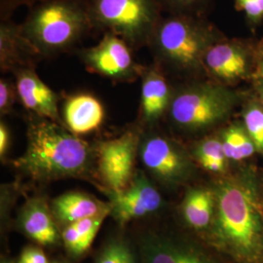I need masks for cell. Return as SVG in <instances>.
<instances>
[{
  "mask_svg": "<svg viewBox=\"0 0 263 263\" xmlns=\"http://www.w3.org/2000/svg\"><path fill=\"white\" fill-rule=\"evenodd\" d=\"M27 149L14 167L35 181L91 178L95 149L60 123L33 114L28 119Z\"/></svg>",
  "mask_w": 263,
  "mask_h": 263,
  "instance_id": "cell-1",
  "label": "cell"
},
{
  "mask_svg": "<svg viewBox=\"0 0 263 263\" xmlns=\"http://www.w3.org/2000/svg\"><path fill=\"white\" fill-rule=\"evenodd\" d=\"M215 194L216 242L242 259L254 260L261 249V223L254 189L245 181L227 180Z\"/></svg>",
  "mask_w": 263,
  "mask_h": 263,
  "instance_id": "cell-2",
  "label": "cell"
},
{
  "mask_svg": "<svg viewBox=\"0 0 263 263\" xmlns=\"http://www.w3.org/2000/svg\"><path fill=\"white\" fill-rule=\"evenodd\" d=\"M21 28L40 57L66 51L94 28L87 0H43L30 7Z\"/></svg>",
  "mask_w": 263,
  "mask_h": 263,
  "instance_id": "cell-3",
  "label": "cell"
},
{
  "mask_svg": "<svg viewBox=\"0 0 263 263\" xmlns=\"http://www.w3.org/2000/svg\"><path fill=\"white\" fill-rule=\"evenodd\" d=\"M214 40L212 29L190 15L161 17L151 39L160 61L179 69H194Z\"/></svg>",
  "mask_w": 263,
  "mask_h": 263,
  "instance_id": "cell-4",
  "label": "cell"
},
{
  "mask_svg": "<svg viewBox=\"0 0 263 263\" xmlns=\"http://www.w3.org/2000/svg\"><path fill=\"white\" fill-rule=\"evenodd\" d=\"M93 28L109 31L133 47L151 42L161 19L157 0H87Z\"/></svg>",
  "mask_w": 263,
  "mask_h": 263,
  "instance_id": "cell-5",
  "label": "cell"
},
{
  "mask_svg": "<svg viewBox=\"0 0 263 263\" xmlns=\"http://www.w3.org/2000/svg\"><path fill=\"white\" fill-rule=\"evenodd\" d=\"M233 104V95L223 87L197 85L173 97L170 117L183 130L201 131L222 121Z\"/></svg>",
  "mask_w": 263,
  "mask_h": 263,
  "instance_id": "cell-6",
  "label": "cell"
},
{
  "mask_svg": "<svg viewBox=\"0 0 263 263\" xmlns=\"http://www.w3.org/2000/svg\"><path fill=\"white\" fill-rule=\"evenodd\" d=\"M139 129H129L112 140L101 141L95 148L97 170L108 192L128 187L135 175V161L141 139Z\"/></svg>",
  "mask_w": 263,
  "mask_h": 263,
  "instance_id": "cell-7",
  "label": "cell"
},
{
  "mask_svg": "<svg viewBox=\"0 0 263 263\" xmlns=\"http://www.w3.org/2000/svg\"><path fill=\"white\" fill-rule=\"evenodd\" d=\"M139 154L151 177L166 186H174L189 178L192 166L187 154L175 141L149 133L141 135Z\"/></svg>",
  "mask_w": 263,
  "mask_h": 263,
  "instance_id": "cell-8",
  "label": "cell"
},
{
  "mask_svg": "<svg viewBox=\"0 0 263 263\" xmlns=\"http://www.w3.org/2000/svg\"><path fill=\"white\" fill-rule=\"evenodd\" d=\"M81 60L89 71L118 81L135 80L144 70L134 61L129 44L109 31L96 46L83 50Z\"/></svg>",
  "mask_w": 263,
  "mask_h": 263,
  "instance_id": "cell-9",
  "label": "cell"
},
{
  "mask_svg": "<svg viewBox=\"0 0 263 263\" xmlns=\"http://www.w3.org/2000/svg\"><path fill=\"white\" fill-rule=\"evenodd\" d=\"M108 193L111 213L120 224L151 215L163 203L159 191L141 171L135 173L130 185L122 192Z\"/></svg>",
  "mask_w": 263,
  "mask_h": 263,
  "instance_id": "cell-10",
  "label": "cell"
},
{
  "mask_svg": "<svg viewBox=\"0 0 263 263\" xmlns=\"http://www.w3.org/2000/svg\"><path fill=\"white\" fill-rule=\"evenodd\" d=\"M18 98L26 109L54 122L63 121L58 109V95L39 77L34 68H24L15 72Z\"/></svg>",
  "mask_w": 263,
  "mask_h": 263,
  "instance_id": "cell-11",
  "label": "cell"
},
{
  "mask_svg": "<svg viewBox=\"0 0 263 263\" xmlns=\"http://www.w3.org/2000/svg\"><path fill=\"white\" fill-rule=\"evenodd\" d=\"M141 263H216L194 246L153 234L141 240Z\"/></svg>",
  "mask_w": 263,
  "mask_h": 263,
  "instance_id": "cell-12",
  "label": "cell"
},
{
  "mask_svg": "<svg viewBox=\"0 0 263 263\" xmlns=\"http://www.w3.org/2000/svg\"><path fill=\"white\" fill-rule=\"evenodd\" d=\"M39 54L25 37L21 25L11 19L2 20L0 25V67L1 71L14 73L24 68H33Z\"/></svg>",
  "mask_w": 263,
  "mask_h": 263,
  "instance_id": "cell-13",
  "label": "cell"
},
{
  "mask_svg": "<svg viewBox=\"0 0 263 263\" xmlns=\"http://www.w3.org/2000/svg\"><path fill=\"white\" fill-rule=\"evenodd\" d=\"M18 226L23 233L42 246L57 244L60 239L52 210L44 198L27 200L20 211Z\"/></svg>",
  "mask_w": 263,
  "mask_h": 263,
  "instance_id": "cell-14",
  "label": "cell"
},
{
  "mask_svg": "<svg viewBox=\"0 0 263 263\" xmlns=\"http://www.w3.org/2000/svg\"><path fill=\"white\" fill-rule=\"evenodd\" d=\"M104 105L93 95L80 93L66 99L63 107V124L76 135L98 130L104 123Z\"/></svg>",
  "mask_w": 263,
  "mask_h": 263,
  "instance_id": "cell-15",
  "label": "cell"
},
{
  "mask_svg": "<svg viewBox=\"0 0 263 263\" xmlns=\"http://www.w3.org/2000/svg\"><path fill=\"white\" fill-rule=\"evenodd\" d=\"M172 100L169 84L159 70L154 67L144 69L141 81V123L153 126L169 109Z\"/></svg>",
  "mask_w": 263,
  "mask_h": 263,
  "instance_id": "cell-16",
  "label": "cell"
},
{
  "mask_svg": "<svg viewBox=\"0 0 263 263\" xmlns=\"http://www.w3.org/2000/svg\"><path fill=\"white\" fill-rule=\"evenodd\" d=\"M52 213L59 222L68 226L87 217L108 216L111 213V204L86 193L71 191L53 201Z\"/></svg>",
  "mask_w": 263,
  "mask_h": 263,
  "instance_id": "cell-17",
  "label": "cell"
},
{
  "mask_svg": "<svg viewBox=\"0 0 263 263\" xmlns=\"http://www.w3.org/2000/svg\"><path fill=\"white\" fill-rule=\"evenodd\" d=\"M204 66L219 79L234 80L243 77L248 69L247 57L243 50L233 44L212 45L204 57Z\"/></svg>",
  "mask_w": 263,
  "mask_h": 263,
  "instance_id": "cell-18",
  "label": "cell"
},
{
  "mask_svg": "<svg viewBox=\"0 0 263 263\" xmlns=\"http://www.w3.org/2000/svg\"><path fill=\"white\" fill-rule=\"evenodd\" d=\"M216 205L214 191L203 188L190 189L182 203V214L189 226L203 229L212 222Z\"/></svg>",
  "mask_w": 263,
  "mask_h": 263,
  "instance_id": "cell-19",
  "label": "cell"
},
{
  "mask_svg": "<svg viewBox=\"0 0 263 263\" xmlns=\"http://www.w3.org/2000/svg\"><path fill=\"white\" fill-rule=\"evenodd\" d=\"M222 146L228 160L246 159L254 154L255 145L248 133L239 126H231L222 134Z\"/></svg>",
  "mask_w": 263,
  "mask_h": 263,
  "instance_id": "cell-20",
  "label": "cell"
},
{
  "mask_svg": "<svg viewBox=\"0 0 263 263\" xmlns=\"http://www.w3.org/2000/svg\"><path fill=\"white\" fill-rule=\"evenodd\" d=\"M195 157L204 169L212 173H222L226 170L228 160L222 142L217 139H207L201 141L195 149Z\"/></svg>",
  "mask_w": 263,
  "mask_h": 263,
  "instance_id": "cell-21",
  "label": "cell"
},
{
  "mask_svg": "<svg viewBox=\"0 0 263 263\" xmlns=\"http://www.w3.org/2000/svg\"><path fill=\"white\" fill-rule=\"evenodd\" d=\"M96 263H136V259L129 245L113 240L102 250Z\"/></svg>",
  "mask_w": 263,
  "mask_h": 263,
  "instance_id": "cell-22",
  "label": "cell"
},
{
  "mask_svg": "<svg viewBox=\"0 0 263 263\" xmlns=\"http://www.w3.org/2000/svg\"><path fill=\"white\" fill-rule=\"evenodd\" d=\"M246 130L254 141L255 148L263 152V110L257 105L251 106L244 115Z\"/></svg>",
  "mask_w": 263,
  "mask_h": 263,
  "instance_id": "cell-23",
  "label": "cell"
},
{
  "mask_svg": "<svg viewBox=\"0 0 263 263\" xmlns=\"http://www.w3.org/2000/svg\"><path fill=\"white\" fill-rule=\"evenodd\" d=\"M161 9L169 11L172 15L194 16L204 9L209 0H157Z\"/></svg>",
  "mask_w": 263,
  "mask_h": 263,
  "instance_id": "cell-24",
  "label": "cell"
},
{
  "mask_svg": "<svg viewBox=\"0 0 263 263\" xmlns=\"http://www.w3.org/2000/svg\"><path fill=\"white\" fill-rule=\"evenodd\" d=\"M18 98V92L16 84H13L7 79L0 80V114L1 116L7 115L11 112L16 99Z\"/></svg>",
  "mask_w": 263,
  "mask_h": 263,
  "instance_id": "cell-25",
  "label": "cell"
},
{
  "mask_svg": "<svg viewBox=\"0 0 263 263\" xmlns=\"http://www.w3.org/2000/svg\"><path fill=\"white\" fill-rule=\"evenodd\" d=\"M235 4L251 23L256 24L263 19V0H235Z\"/></svg>",
  "mask_w": 263,
  "mask_h": 263,
  "instance_id": "cell-26",
  "label": "cell"
},
{
  "mask_svg": "<svg viewBox=\"0 0 263 263\" xmlns=\"http://www.w3.org/2000/svg\"><path fill=\"white\" fill-rule=\"evenodd\" d=\"M63 241L66 245L67 251L73 255H80L81 253V242H82V236L79 233V231L76 229V226L73 223L66 226V228L63 231Z\"/></svg>",
  "mask_w": 263,
  "mask_h": 263,
  "instance_id": "cell-27",
  "label": "cell"
},
{
  "mask_svg": "<svg viewBox=\"0 0 263 263\" xmlns=\"http://www.w3.org/2000/svg\"><path fill=\"white\" fill-rule=\"evenodd\" d=\"M43 0H0V18L11 19L13 14L21 7H32Z\"/></svg>",
  "mask_w": 263,
  "mask_h": 263,
  "instance_id": "cell-28",
  "label": "cell"
},
{
  "mask_svg": "<svg viewBox=\"0 0 263 263\" xmlns=\"http://www.w3.org/2000/svg\"><path fill=\"white\" fill-rule=\"evenodd\" d=\"M18 263H49L44 252L35 247H27L20 255Z\"/></svg>",
  "mask_w": 263,
  "mask_h": 263,
  "instance_id": "cell-29",
  "label": "cell"
},
{
  "mask_svg": "<svg viewBox=\"0 0 263 263\" xmlns=\"http://www.w3.org/2000/svg\"><path fill=\"white\" fill-rule=\"evenodd\" d=\"M10 131L8 126L4 121L0 122V157L3 160L7 153L10 146Z\"/></svg>",
  "mask_w": 263,
  "mask_h": 263,
  "instance_id": "cell-30",
  "label": "cell"
},
{
  "mask_svg": "<svg viewBox=\"0 0 263 263\" xmlns=\"http://www.w3.org/2000/svg\"><path fill=\"white\" fill-rule=\"evenodd\" d=\"M260 76L263 77V65L261 66V68H260Z\"/></svg>",
  "mask_w": 263,
  "mask_h": 263,
  "instance_id": "cell-31",
  "label": "cell"
},
{
  "mask_svg": "<svg viewBox=\"0 0 263 263\" xmlns=\"http://www.w3.org/2000/svg\"><path fill=\"white\" fill-rule=\"evenodd\" d=\"M2 263H15L13 262V261H7V260H5V261H3Z\"/></svg>",
  "mask_w": 263,
  "mask_h": 263,
  "instance_id": "cell-32",
  "label": "cell"
},
{
  "mask_svg": "<svg viewBox=\"0 0 263 263\" xmlns=\"http://www.w3.org/2000/svg\"><path fill=\"white\" fill-rule=\"evenodd\" d=\"M261 95H262V100H263V87L261 88Z\"/></svg>",
  "mask_w": 263,
  "mask_h": 263,
  "instance_id": "cell-33",
  "label": "cell"
},
{
  "mask_svg": "<svg viewBox=\"0 0 263 263\" xmlns=\"http://www.w3.org/2000/svg\"><path fill=\"white\" fill-rule=\"evenodd\" d=\"M52 263H60V262H52Z\"/></svg>",
  "mask_w": 263,
  "mask_h": 263,
  "instance_id": "cell-34",
  "label": "cell"
}]
</instances>
